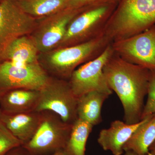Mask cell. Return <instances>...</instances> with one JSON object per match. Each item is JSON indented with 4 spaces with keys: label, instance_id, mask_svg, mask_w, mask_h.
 <instances>
[{
    "label": "cell",
    "instance_id": "obj_1",
    "mask_svg": "<svg viewBox=\"0 0 155 155\" xmlns=\"http://www.w3.org/2000/svg\"><path fill=\"white\" fill-rule=\"evenodd\" d=\"M103 71L108 85L122 103L124 122L134 124L141 121L150 70L128 63L114 53Z\"/></svg>",
    "mask_w": 155,
    "mask_h": 155
},
{
    "label": "cell",
    "instance_id": "obj_2",
    "mask_svg": "<svg viewBox=\"0 0 155 155\" xmlns=\"http://www.w3.org/2000/svg\"><path fill=\"white\" fill-rule=\"evenodd\" d=\"M155 25V0H120L104 33L112 42L143 32Z\"/></svg>",
    "mask_w": 155,
    "mask_h": 155
},
{
    "label": "cell",
    "instance_id": "obj_3",
    "mask_svg": "<svg viewBox=\"0 0 155 155\" xmlns=\"http://www.w3.org/2000/svg\"><path fill=\"white\" fill-rule=\"evenodd\" d=\"M112 42L103 34L80 44L60 48L48 52L42 67L56 78L69 80L80 65L98 57Z\"/></svg>",
    "mask_w": 155,
    "mask_h": 155
},
{
    "label": "cell",
    "instance_id": "obj_4",
    "mask_svg": "<svg viewBox=\"0 0 155 155\" xmlns=\"http://www.w3.org/2000/svg\"><path fill=\"white\" fill-rule=\"evenodd\" d=\"M118 3L103 4L82 11L69 23L64 38L57 48L80 44L104 34L108 20Z\"/></svg>",
    "mask_w": 155,
    "mask_h": 155
},
{
    "label": "cell",
    "instance_id": "obj_5",
    "mask_svg": "<svg viewBox=\"0 0 155 155\" xmlns=\"http://www.w3.org/2000/svg\"><path fill=\"white\" fill-rule=\"evenodd\" d=\"M41 113V121L35 133L22 145L29 155H51L64 150L71 132L72 124L65 123L53 112Z\"/></svg>",
    "mask_w": 155,
    "mask_h": 155
},
{
    "label": "cell",
    "instance_id": "obj_6",
    "mask_svg": "<svg viewBox=\"0 0 155 155\" xmlns=\"http://www.w3.org/2000/svg\"><path fill=\"white\" fill-rule=\"evenodd\" d=\"M78 97L68 80L51 77L40 90L35 111H50L58 115L65 123L72 124L78 119Z\"/></svg>",
    "mask_w": 155,
    "mask_h": 155
},
{
    "label": "cell",
    "instance_id": "obj_7",
    "mask_svg": "<svg viewBox=\"0 0 155 155\" xmlns=\"http://www.w3.org/2000/svg\"><path fill=\"white\" fill-rule=\"evenodd\" d=\"M114 54L111 43L98 57L75 69L68 80L75 96L78 98L94 91L109 96L112 94L113 91L108 85L103 69Z\"/></svg>",
    "mask_w": 155,
    "mask_h": 155
},
{
    "label": "cell",
    "instance_id": "obj_8",
    "mask_svg": "<svg viewBox=\"0 0 155 155\" xmlns=\"http://www.w3.org/2000/svg\"><path fill=\"white\" fill-rule=\"evenodd\" d=\"M50 78L40 63L26 64L9 61L0 62V97L15 89L40 90Z\"/></svg>",
    "mask_w": 155,
    "mask_h": 155
},
{
    "label": "cell",
    "instance_id": "obj_9",
    "mask_svg": "<svg viewBox=\"0 0 155 155\" xmlns=\"http://www.w3.org/2000/svg\"><path fill=\"white\" fill-rule=\"evenodd\" d=\"M37 24L35 18L23 12L15 0L0 2V62L12 42L33 32Z\"/></svg>",
    "mask_w": 155,
    "mask_h": 155
},
{
    "label": "cell",
    "instance_id": "obj_10",
    "mask_svg": "<svg viewBox=\"0 0 155 155\" xmlns=\"http://www.w3.org/2000/svg\"><path fill=\"white\" fill-rule=\"evenodd\" d=\"M114 53L128 63L155 70V25L135 35L113 42Z\"/></svg>",
    "mask_w": 155,
    "mask_h": 155
},
{
    "label": "cell",
    "instance_id": "obj_11",
    "mask_svg": "<svg viewBox=\"0 0 155 155\" xmlns=\"http://www.w3.org/2000/svg\"><path fill=\"white\" fill-rule=\"evenodd\" d=\"M84 11L68 8L43 17L37 24L31 36L38 52L47 53L57 48L64 38L69 23Z\"/></svg>",
    "mask_w": 155,
    "mask_h": 155
},
{
    "label": "cell",
    "instance_id": "obj_12",
    "mask_svg": "<svg viewBox=\"0 0 155 155\" xmlns=\"http://www.w3.org/2000/svg\"><path fill=\"white\" fill-rule=\"evenodd\" d=\"M143 122L129 124L117 120L113 121L108 128L101 130L97 139L99 144L106 151H110L114 155H122L124 146L130 136Z\"/></svg>",
    "mask_w": 155,
    "mask_h": 155
},
{
    "label": "cell",
    "instance_id": "obj_13",
    "mask_svg": "<svg viewBox=\"0 0 155 155\" xmlns=\"http://www.w3.org/2000/svg\"><path fill=\"white\" fill-rule=\"evenodd\" d=\"M39 97L40 90L23 88L12 90L0 97V110L5 114L35 111Z\"/></svg>",
    "mask_w": 155,
    "mask_h": 155
},
{
    "label": "cell",
    "instance_id": "obj_14",
    "mask_svg": "<svg viewBox=\"0 0 155 155\" xmlns=\"http://www.w3.org/2000/svg\"><path fill=\"white\" fill-rule=\"evenodd\" d=\"M1 115L8 129L23 145L28 142L35 133L41 121L42 113L33 111L5 114L1 112Z\"/></svg>",
    "mask_w": 155,
    "mask_h": 155
},
{
    "label": "cell",
    "instance_id": "obj_15",
    "mask_svg": "<svg viewBox=\"0 0 155 155\" xmlns=\"http://www.w3.org/2000/svg\"><path fill=\"white\" fill-rule=\"evenodd\" d=\"M155 141V114L143 119L141 124L124 146V152L130 151L137 155H146Z\"/></svg>",
    "mask_w": 155,
    "mask_h": 155
},
{
    "label": "cell",
    "instance_id": "obj_16",
    "mask_svg": "<svg viewBox=\"0 0 155 155\" xmlns=\"http://www.w3.org/2000/svg\"><path fill=\"white\" fill-rule=\"evenodd\" d=\"M109 95L94 91L89 92L78 98V119L85 121L93 126L102 122L101 109Z\"/></svg>",
    "mask_w": 155,
    "mask_h": 155
},
{
    "label": "cell",
    "instance_id": "obj_17",
    "mask_svg": "<svg viewBox=\"0 0 155 155\" xmlns=\"http://www.w3.org/2000/svg\"><path fill=\"white\" fill-rule=\"evenodd\" d=\"M38 51L31 37L27 35L19 37L9 45L3 56L2 62L30 64L39 63Z\"/></svg>",
    "mask_w": 155,
    "mask_h": 155
},
{
    "label": "cell",
    "instance_id": "obj_18",
    "mask_svg": "<svg viewBox=\"0 0 155 155\" xmlns=\"http://www.w3.org/2000/svg\"><path fill=\"white\" fill-rule=\"evenodd\" d=\"M25 14L43 18L68 8L69 0H15Z\"/></svg>",
    "mask_w": 155,
    "mask_h": 155
},
{
    "label": "cell",
    "instance_id": "obj_19",
    "mask_svg": "<svg viewBox=\"0 0 155 155\" xmlns=\"http://www.w3.org/2000/svg\"><path fill=\"white\" fill-rule=\"evenodd\" d=\"M94 126L77 119L72 124L69 139L63 151L67 155H85L87 139Z\"/></svg>",
    "mask_w": 155,
    "mask_h": 155
},
{
    "label": "cell",
    "instance_id": "obj_20",
    "mask_svg": "<svg viewBox=\"0 0 155 155\" xmlns=\"http://www.w3.org/2000/svg\"><path fill=\"white\" fill-rule=\"evenodd\" d=\"M22 145V143L11 133L3 122L0 110V155H5L14 148Z\"/></svg>",
    "mask_w": 155,
    "mask_h": 155
},
{
    "label": "cell",
    "instance_id": "obj_21",
    "mask_svg": "<svg viewBox=\"0 0 155 155\" xmlns=\"http://www.w3.org/2000/svg\"><path fill=\"white\" fill-rule=\"evenodd\" d=\"M147 96V98L143 111L141 120L155 114V70H150Z\"/></svg>",
    "mask_w": 155,
    "mask_h": 155
},
{
    "label": "cell",
    "instance_id": "obj_22",
    "mask_svg": "<svg viewBox=\"0 0 155 155\" xmlns=\"http://www.w3.org/2000/svg\"><path fill=\"white\" fill-rule=\"evenodd\" d=\"M120 0H69L68 8L86 10L88 8L103 4L119 2Z\"/></svg>",
    "mask_w": 155,
    "mask_h": 155
},
{
    "label": "cell",
    "instance_id": "obj_23",
    "mask_svg": "<svg viewBox=\"0 0 155 155\" xmlns=\"http://www.w3.org/2000/svg\"><path fill=\"white\" fill-rule=\"evenodd\" d=\"M5 155H29L28 152L22 146L14 148Z\"/></svg>",
    "mask_w": 155,
    "mask_h": 155
},
{
    "label": "cell",
    "instance_id": "obj_24",
    "mask_svg": "<svg viewBox=\"0 0 155 155\" xmlns=\"http://www.w3.org/2000/svg\"><path fill=\"white\" fill-rule=\"evenodd\" d=\"M51 155H67L64 152L63 150H61L58 151L57 152L55 153H54L53 154Z\"/></svg>",
    "mask_w": 155,
    "mask_h": 155
},
{
    "label": "cell",
    "instance_id": "obj_25",
    "mask_svg": "<svg viewBox=\"0 0 155 155\" xmlns=\"http://www.w3.org/2000/svg\"><path fill=\"white\" fill-rule=\"evenodd\" d=\"M150 151L155 152V141L153 143L149 149Z\"/></svg>",
    "mask_w": 155,
    "mask_h": 155
},
{
    "label": "cell",
    "instance_id": "obj_26",
    "mask_svg": "<svg viewBox=\"0 0 155 155\" xmlns=\"http://www.w3.org/2000/svg\"><path fill=\"white\" fill-rule=\"evenodd\" d=\"M123 155H137L135 153L133 152L130 151H128L125 152V153Z\"/></svg>",
    "mask_w": 155,
    "mask_h": 155
},
{
    "label": "cell",
    "instance_id": "obj_27",
    "mask_svg": "<svg viewBox=\"0 0 155 155\" xmlns=\"http://www.w3.org/2000/svg\"><path fill=\"white\" fill-rule=\"evenodd\" d=\"M146 155H155V152L150 151V152Z\"/></svg>",
    "mask_w": 155,
    "mask_h": 155
},
{
    "label": "cell",
    "instance_id": "obj_28",
    "mask_svg": "<svg viewBox=\"0 0 155 155\" xmlns=\"http://www.w3.org/2000/svg\"><path fill=\"white\" fill-rule=\"evenodd\" d=\"M1 1H2V0H0V2H1Z\"/></svg>",
    "mask_w": 155,
    "mask_h": 155
}]
</instances>
